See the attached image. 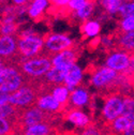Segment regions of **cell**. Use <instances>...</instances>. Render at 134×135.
<instances>
[{
  "instance_id": "obj_1",
  "label": "cell",
  "mask_w": 134,
  "mask_h": 135,
  "mask_svg": "<svg viewBox=\"0 0 134 135\" xmlns=\"http://www.w3.org/2000/svg\"><path fill=\"white\" fill-rule=\"evenodd\" d=\"M16 68L24 76L25 80L42 79L47 74V72L53 68L52 58L47 56H39L24 61Z\"/></svg>"
},
{
  "instance_id": "obj_2",
  "label": "cell",
  "mask_w": 134,
  "mask_h": 135,
  "mask_svg": "<svg viewBox=\"0 0 134 135\" xmlns=\"http://www.w3.org/2000/svg\"><path fill=\"white\" fill-rule=\"evenodd\" d=\"M43 48L44 38L40 37L39 35L17 38V54L24 59V61L28 60L29 58H36L43 52Z\"/></svg>"
},
{
  "instance_id": "obj_3",
  "label": "cell",
  "mask_w": 134,
  "mask_h": 135,
  "mask_svg": "<svg viewBox=\"0 0 134 135\" xmlns=\"http://www.w3.org/2000/svg\"><path fill=\"white\" fill-rule=\"evenodd\" d=\"M25 78L17 68L7 65L0 70V90L14 93L24 86Z\"/></svg>"
},
{
  "instance_id": "obj_4",
  "label": "cell",
  "mask_w": 134,
  "mask_h": 135,
  "mask_svg": "<svg viewBox=\"0 0 134 135\" xmlns=\"http://www.w3.org/2000/svg\"><path fill=\"white\" fill-rule=\"evenodd\" d=\"M73 46H74L73 40L66 35L51 33V35H47L44 37L43 52H46V56L52 58L54 55L59 54Z\"/></svg>"
},
{
  "instance_id": "obj_5",
  "label": "cell",
  "mask_w": 134,
  "mask_h": 135,
  "mask_svg": "<svg viewBox=\"0 0 134 135\" xmlns=\"http://www.w3.org/2000/svg\"><path fill=\"white\" fill-rule=\"evenodd\" d=\"M123 99L121 94L112 93L106 97L105 102L102 108V119L104 124L109 123L122 115L123 112Z\"/></svg>"
},
{
  "instance_id": "obj_6",
  "label": "cell",
  "mask_w": 134,
  "mask_h": 135,
  "mask_svg": "<svg viewBox=\"0 0 134 135\" xmlns=\"http://www.w3.org/2000/svg\"><path fill=\"white\" fill-rule=\"evenodd\" d=\"M118 75L119 73H117L116 71L109 69L105 65L100 66L91 73L90 83L93 87L107 91L113 86V84L117 79Z\"/></svg>"
},
{
  "instance_id": "obj_7",
  "label": "cell",
  "mask_w": 134,
  "mask_h": 135,
  "mask_svg": "<svg viewBox=\"0 0 134 135\" xmlns=\"http://www.w3.org/2000/svg\"><path fill=\"white\" fill-rule=\"evenodd\" d=\"M17 54V38L16 36L0 37V59L11 66L12 59Z\"/></svg>"
},
{
  "instance_id": "obj_8",
  "label": "cell",
  "mask_w": 134,
  "mask_h": 135,
  "mask_svg": "<svg viewBox=\"0 0 134 135\" xmlns=\"http://www.w3.org/2000/svg\"><path fill=\"white\" fill-rule=\"evenodd\" d=\"M131 55L123 52H113L106 57L105 66L116 71L117 73H125L130 64Z\"/></svg>"
},
{
  "instance_id": "obj_9",
  "label": "cell",
  "mask_w": 134,
  "mask_h": 135,
  "mask_svg": "<svg viewBox=\"0 0 134 135\" xmlns=\"http://www.w3.org/2000/svg\"><path fill=\"white\" fill-rule=\"evenodd\" d=\"M79 48L73 46L66 50L56 54L52 57V64L54 68H66L71 64H75L78 59Z\"/></svg>"
},
{
  "instance_id": "obj_10",
  "label": "cell",
  "mask_w": 134,
  "mask_h": 135,
  "mask_svg": "<svg viewBox=\"0 0 134 135\" xmlns=\"http://www.w3.org/2000/svg\"><path fill=\"white\" fill-rule=\"evenodd\" d=\"M116 52H123L129 55L134 54V31L115 35Z\"/></svg>"
},
{
  "instance_id": "obj_11",
  "label": "cell",
  "mask_w": 134,
  "mask_h": 135,
  "mask_svg": "<svg viewBox=\"0 0 134 135\" xmlns=\"http://www.w3.org/2000/svg\"><path fill=\"white\" fill-rule=\"evenodd\" d=\"M90 102V94L89 91L84 88V87H77L75 90H73L70 93V99L69 103L65 108H69L70 106H73V109H78L83 106H85ZM68 113V112H66Z\"/></svg>"
},
{
  "instance_id": "obj_12",
  "label": "cell",
  "mask_w": 134,
  "mask_h": 135,
  "mask_svg": "<svg viewBox=\"0 0 134 135\" xmlns=\"http://www.w3.org/2000/svg\"><path fill=\"white\" fill-rule=\"evenodd\" d=\"M82 79H83V70L75 63L68 66L63 85L69 89L70 92H72L73 90H75V88H77Z\"/></svg>"
},
{
  "instance_id": "obj_13",
  "label": "cell",
  "mask_w": 134,
  "mask_h": 135,
  "mask_svg": "<svg viewBox=\"0 0 134 135\" xmlns=\"http://www.w3.org/2000/svg\"><path fill=\"white\" fill-rule=\"evenodd\" d=\"M36 106H38L43 112H46L49 114H57L58 112H61L62 109H64V107L57 102L51 93L40 95L37 100Z\"/></svg>"
},
{
  "instance_id": "obj_14",
  "label": "cell",
  "mask_w": 134,
  "mask_h": 135,
  "mask_svg": "<svg viewBox=\"0 0 134 135\" xmlns=\"http://www.w3.org/2000/svg\"><path fill=\"white\" fill-rule=\"evenodd\" d=\"M66 70H68V66L66 68H54L53 66L42 79L45 83V85L47 86H51V87L59 86L64 83Z\"/></svg>"
},
{
  "instance_id": "obj_15",
  "label": "cell",
  "mask_w": 134,
  "mask_h": 135,
  "mask_svg": "<svg viewBox=\"0 0 134 135\" xmlns=\"http://www.w3.org/2000/svg\"><path fill=\"white\" fill-rule=\"evenodd\" d=\"M65 119L69 120L71 123H73L77 128H82V129H85V128H87L88 126L91 124L90 117L88 115H86L84 112L79 110V109L69 110L65 114Z\"/></svg>"
},
{
  "instance_id": "obj_16",
  "label": "cell",
  "mask_w": 134,
  "mask_h": 135,
  "mask_svg": "<svg viewBox=\"0 0 134 135\" xmlns=\"http://www.w3.org/2000/svg\"><path fill=\"white\" fill-rule=\"evenodd\" d=\"M20 135H56V130L53 124L49 123H40L31 126L26 129H23L18 133Z\"/></svg>"
},
{
  "instance_id": "obj_17",
  "label": "cell",
  "mask_w": 134,
  "mask_h": 135,
  "mask_svg": "<svg viewBox=\"0 0 134 135\" xmlns=\"http://www.w3.org/2000/svg\"><path fill=\"white\" fill-rule=\"evenodd\" d=\"M70 91L69 89L66 88L64 85H59V86H55L52 91H51V94L54 97V99L57 101V102L64 107H66L69 103V99H70Z\"/></svg>"
},
{
  "instance_id": "obj_18",
  "label": "cell",
  "mask_w": 134,
  "mask_h": 135,
  "mask_svg": "<svg viewBox=\"0 0 134 135\" xmlns=\"http://www.w3.org/2000/svg\"><path fill=\"white\" fill-rule=\"evenodd\" d=\"M49 6V1L46 0H35V1L30 2V8H28V12L27 14L29 15V17L33 18V20H38L41 14L46 10V8H48Z\"/></svg>"
},
{
  "instance_id": "obj_19",
  "label": "cell",
  "mask_w": 134,
  "mask_h": 135,
  "mask_svg": "<svg viewBox=\"0 0 134 135\" xmlns=\"http://www.w3.org/2000/svg\"><path fill=\"white\" fill-rule=\"evenodd\" d=\"M80 30H82V33L86 38L95 37L100 33V31H101V24H100L98 21L88 20L82 24Z\"/></svg>"
},
{
  "instance_id": "obj_20",
  "label": "cell",
  "mask_w": 134,
  "mask_h": 135,
  "mask_svg": "<svg viewBox=\"0 0 134 135\" xmlns=\"http://www.w3.org/2000/svg\"><path fill=\"white\" fill-rule=\"evenodd\" d=\"M97 3L98 2H95V1H88V3L85 7H83L82 9H79L77 11H74L71 14V16L74 17V18H76V20H78V21H80V22H83V23L86 22L92 15Z\"/></svg>"
},
{
  "instance_id": "obj_21",
  "label": "cell",
  "mask_w": 134,
  "mask_h": 135,
  "mask_svg": "<svg viewBox=\"0 0 134 135\" xmlns=\"http://www.w3.org/2000/svg\"><path fill=\"white\" fill-rule=\"evenodd\" d=\"M123 1L122 0H103V1H100L99 4L101 6L105 13L109 14H118L119 9L121 8Z\"/></svg>"
},
{
  "instance_id": "obj_22",
  "label": "cell",
  "mask_w": 134,
  "mask_h": 135,
  "mask_svg": "<svg viewBox=\"0 0 134 135\" xmlns=\"http://www.w3.org/2000/svg\"><path fill=\"white\" fill-rule=\"evenodd\" d=\"M123 112L122 116L128 117L130 120L134 121V97L126 95L123 99Z\"/></svg>"
},
{
  "instance_id": "obj_23",
  "label": "cell",
  "mask_w": 134,
  "mask_h": 135,
  "mask_svg": "<svg viewBox=\"0 0 134 135\" xmlns=\"http://www.w3.org/2000/svg\"><path fill=\"white\" fill-rule=\"evenodd\" d=\"M134 31V15L123 17L118 24V33H126Z\"/></svg>"
},
{
  "instance_id": "obj_24",
  "label": "cell",
  "mask_w": 134,
  "mask_h": 135,
  "mask_svg": "<svg viewBox=\"0 0 134 135\" xmlns=\"http://www.w3.org/2000/svg\"><path fill=\"white\" fill-rule=\"evenodd\" d=\"M15 134V127L14 124L0 117V135H13Z\"/></svg>"
},
{
  "instance_id": "obj_25",
  "label": "cell",
  "mask_w": 134,
  "mask_h": 135,
  "mask_svg": "<svg viewBox=\"0 0 134 135\" xmlns=\"http://www.w3.org/2000/svg\"><path fill=\"white\" fill-rule=\"evenodd\" d=\"M118 14L121 18L134 15V1H123L121 8L118 11Z\"/></svg>"
},
{
  "instance_id": "obj_26",
  "label": "cell",
  "mask_w": 134,
  "mask_h": 135,
  "mask_svg": "<svg viewBox=\"0 0 134 135\" xmlns=\"http://www.w3.org/2000/svg\"><path fill=\"white\" fill-rule=\"evenodd\" d=\"M78 135H106L103 131L102 127H98L94 123H91L87 128L83 129V131Z\"/></svg>"
},
{
  "instance_id": "obj_27",
  "label": "cell",
  "mask_w": 134,
  "mask_h": 135,
  "mask_svg": "<svg viewBox=\"0 0 134 135\" xmlns=\"http://www.w3.org/2000/svg\"><path fill=\"white\" fill-rule=\"evenodd\" d=\"M87 3H88V0H70L68 4V9L74 12L82 9L83 7H85Z\"/></svg>"
},
{
  "instance_id": "obj_28",
  "label": "cell",
  "mask_w": 134,
  "mask_h": 135,
  "mask_svg": "<svg viewBox=\"0 0 134 135\" xmlns=\"http://www.w3.org/2000/svg\"><path fill=\"white\" fill-rule=\"evenodd\" d=\"M10 98H11V93L0 90V105H4V104L10 103Z\"/></svg>"
},
{
  "instance_id": "obj_29",
  "label": "cell",
  "mask_w": 134,
  "mask_h": 135,
  "mask_svg": "<svg viewBox=\"0 0 134 135\" xmlns=\"http://www.w3.org/2000/svg\"><path fill=\"white\" fill-rule=\"evenodd\" d=\"M122 135H134V121H131L129 128L126 130V132Z\"/></svg>"
},
{
  "instance_id": "obj_30",
  "label": "cell",
  "mask_w": 134,
  "mask_h": 135,
  "mask_svg": "<svg viewBox=\"0 0 134 135\" xmlns=\"http://www.w3.org/2000/svg\"><path fill=\"white\" fill-rule=\"evenodd\" d=\"M4 66H7V63H6L3 60H1V59H0V70H1L2 68H4Z\"/></svg>"
},
{
  "instance_id": "obj_31",
  "label": "cell",
  "mask_w": 134,
  "mask_h": 135,
  "mask_svg": "<svg viewBox=\"0 0 134 135\" xmlns=\"http://www.w3.org/2000/svg\"><path fill=\"white\" fill-rule=\"evenodd\" d=\"M130 81H131V85H132V87L134 88V73L130 76Z\"/></svg>"
},
{
  "instance_id": "obj_32",
  "label": "cell",
  "mask_w": 134,
  "mask_h": 135,
  "mask_svg": "<svg viewBox=\"0 0 134 135\" xmlns=\"http://www.w3.org/2000/svg\"><path fill=\"white\" fill-rule=\"evenodd\" d=\"M13 135H20V134H16V133H15V134H13Z\"/></svg>"
},
{
  "instance_id": "obj_33",
  "label": "cell",
  "mask_w": 134,
  "mask_h": 135,
  "mask_svg": "<svg viewBox=\"0 0 134 135\" xmlns=\"http://www.w3.org/2000/svg\"><path fill=\"white\" fill-rule=\"evenodd\" d=\"M131 95H133V97H134V94H131Z\"/></svg>"
}]
</instances>
